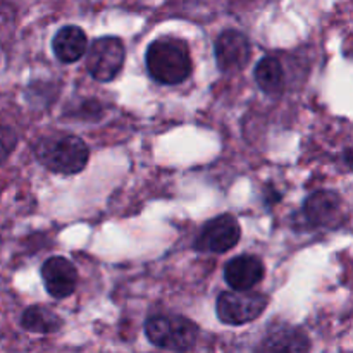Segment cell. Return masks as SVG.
Returning a JSON list of instances; mask_svg holds the SVG:
<instances>
[{"label": "cell", "mask_w": 353, "mask_h": 353, "mask_svg": "<svg viewBox=\"0 0 353 353\" xmlns=\"http://www.w3.org/2000/svg\"><path fill=\"white\" fill-rule=\"evenodd\" d=\"M255 81L257 86L269 97H279L285 92V69L279 59L265 55L255 65Z\"/></svg>", "instance_id": "4fadbf2b"}, {"label": "cell", "mask_w": 353, "mask_h": 353, "mask_svg": "<svg viewBox=\"0 0 353 353\" xmlns=\"http://www.w3.org/2000/svg\"><path fill=\"white\" fill-rule=\"evenodd\" d=\"M88 48V37L85 30L76 24L62 26L52 38V50L54 55L64 64L78 62Z\"/></svg>", "instance_id": "7c38bea8"}, {"label": "cell", "mask_w": 353, "mask_h": 353, "mask_svg": "<svg viewBox=\"0 0 353 353\" xmlns=\"http://www.w3.org/2000/svg\"><path fill=\"white\" fill-rule=\"evenodd\" d=\"M269 299L264 293L250 292H223L217 296L216 312L223 324L228 326H243L254 323L268 309Z\"/></svg>", "instance_id": "5b68a950"}, {"label": "cell", "mask_w": 353, "mask_h": 353, "mask_svg": "<svg viewBox=\"0 0 353 353\" xmlns=\"http://www.w3.org/2000/svg\"><path fill=\"white\" fill-rule=\"evenodd\" d=\"M64 321L54 312V310L47 309L41 305L28 307L21 316V326L26 330L28 333L37 334H52L57 333L62 327Z\"/></svg>", "instance_id": "5bb4252c"}, {"label": "cell", "mask_w": 353, "mask_h": 353, "mask_svg": "<svg viewBox=\"0 0 353 353\" xmlns=\"http://www.w3.org/2000/svg\"><path fill=\"white\" fill-rule=\"evenodd\" d=\"M40 272L47 293L57 300L71 296L78 286V269L68 257L62 255L47 259Z\"/></svg>", "instance_id": "ba28073f"}, {"label": "cell", "mask_w": 353, "mask_h": 353, "mask_svg": "<svg viewBox=\"0 0 353 353\" xmlns=\"http://www.w3.org/2000/svg\"><path fill=\"white\" fill-rule=\"evenodd\" d=\"M241 238V226L233 214H221L207 221L195 238L196 252L202 254H226L236 247Z\"/></svg>", "instance_id": "8992f818"}, {"label": "cell", "mask_w": 353, "mask_h": 353, "mask_svg": "<svg viewBox=\"0 0 353 353\" xmlns=\"http://www.w3.org/2000/svg\"><path fill=\"white\" fill-rule=\"evenodd\" d=\"M147 71L161 85H181L192 76L193 61L185 40L176 37H159L145 52Z\"/></svg>", "instance_id": "6da1fadb"}, {"label": "cell", "mask_w": 353, "mask_h": 353, "mask_svg": "<svg viewBox=\"0 0 353 353\" xmlns=\"http://www.w3.org/2000/svg\"><path fill=\"white\" fill-rule=\"evenodd\" d=\"M265 276L264 262L261 257L252 254H243L233 257L224 268V281L234 292H250Z\"/></svg>", "instance_id": "30bf717a"}, {"label": "cell", "mask_w": 353, "mask_h": 353, "mask_svg": "<svg viewBox=\"0 0 353 353\" xmlns=\"http://www.w3.org/2000/svg\"><path fill=\"white\" fill-rule=\"evenodd\" d=\"M214 55L217 68L224 74H234L247 68L252 57V45L247 34L240 30H224L214 41Z\"/></svg>", "instance_id": "52a82bcc"}, {"label": "cell", "mask_w": 353, "mask_h": 353, "mask_svg": "<svg viewBox=\"0 0 353 353\" xmlns=\"http://www.w3.org/2000/svg\"><path fill=\"white\" fill-rule=\"evenodd\" d=\"M145 334L154 347L185 353L195 347L200 330L192 319L179 314H154L145 321Z\"/></svg>", "instance_id": "3957f363"}, {"label": "cell", "mask_w": 353, "mask_h": 353, "mask_svg": "<svg viewBox=\"0 0 353 353\" xmlns=\"http://www.w3.org/2000/svg\"><path fill=\"white\" fill-rule=\"evenodd\" d=\"M17 147V133L12 126L0 121V165L6 164Z\"/></svg>", "instance_id": "9a60e30c"}, {"label": "cell", "mask_w": 353, "mask_h": 353, "mask_svg": "<svg viewBox=\"0 0 353 353\" xmlns=\"http://www.w3.org/2000/svg\"><path fill=\"white\" fill-rule=\"evenodd\" d=\"M86 69L100 83H110L123 71L126 47L119 37H99L86 48Z\"/></svg>", "instance_id": "277c9868"}, {"label": "cell", "mask_w": 353, "mask_h": 353, "mask_svg": "<svg viewBox=\"0 0 353 353\" xmlns=\"http://www.w3.org/2000/svg\"><path fill=\"white\" fill-rule=\"evenodd\" d=\"M271 353H310V338L302 327L292 324H276L264 340Z\"/></svg>", "instance_id": "8fae6325"}, {"label": "cell", "mask_w": 353, "mask_h": 353, "mask_svg": "<svg viewBox=\"0 0 353 353\" xmlns=\"http://www.w3.org/2000/svg\"><path fill=\"white\" fill-rule=\"evenodd\" d=\"M33 154L45 169L62 176L78 174L90 161L86 141L69 133L45 134L34 143Z\"/></svg>", "instance_id": "7a4b0ae2"}, {"label": "cell", "mask_w": 353, "mask_h": 353, "mask_svg": "<svg viewBox=\"0 0 353 353\" xmlns=\"http://www.w3.org/2000/svg\"><path fill=\"white\" fill-rule=\"evenodd\" d=\"M343 210V199L333 190H319L303 202V216L314 228L338 226Z\"/></svg>", "instance_id": "9c48e42d"}]
</instances>
